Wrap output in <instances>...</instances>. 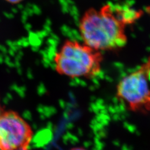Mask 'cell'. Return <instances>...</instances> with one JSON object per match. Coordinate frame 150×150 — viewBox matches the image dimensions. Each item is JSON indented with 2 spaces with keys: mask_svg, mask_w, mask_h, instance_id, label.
<instances>
[{
  "mask_svg": "<svg viewBox=\"0 0 150 150\" xmlns=\"http://www.w3.org/2000/svg\"><path fill=\"white\" fill-rule=\"evenodd\" d=\"M128 25L122 8L107 4L100 9L87 10L79 22L83 43L98 51H116L126 45V27Z\"/></svg>",
  "mask_w": 150,
  "mask_h": 150,
  "instance_id": "obj_1",
  "label": "cell"
},
{
  "mask_svg": "<svg viewBox=\"0 0 150 150\" xmlns=\"http://www.w3.org/2000/svg\"><path fill=\"white\" fill-rule=\"evenodd\" d=\"M103 59L101 52L85 43L67 40L55 54L54 62L59 75L90 79L100 73Z\"/></svg>",
  "mask_w": 150,
  "mask_h": 150,
  "instance_id": "obj_2",
  "label": "cell"
},
{
  "mask_svg": "<svg viewBox=\"0 0 150 150\" xmlns=\"http://www.w3.org/2000/svg\"><path fill=\"white\" fill-rule=\"evenodd\" d=\"M150 56L134 72L118 82L116 96L129 111L150 114Z\"/></svg>",
  "mask_w": 150,
  "mask_h": 150,
  "instance_id": "obj_3",
  "label": "cell"
},
{
  "mask_svg": "<svg viewBox=\"0 0 150 150\" xmlns=\"http://www.w3.org/2000/svg\"><path fill=\"white\" fill-rule=\"evenodd\" d=\"M33 136L28 123L20 115L6 111L0 115V150L27 148Z\"/></svg>",
  "mask_w": 150,
  "mask_h": 150,
  "instance_id": "obj_4",
  "label": "cell"
},
{
  "mask_svg": "<svg viewBox=\"0 0 150 150\" xmlns=\"http://www.w3.org/2000/svg\"><path fill=\"white\" fill-rule=\"evenodd\" d=\"M7 1V2L12 4H18V3H20V2H21L23 0H6Z\"/></svg>",
  "mask_w": 150,
  "mask_h": 150,
  "instance_id": "obj_5",
  "label": "cell"
},
{
  "mask_svg": "<svg viewBox=\"0 0 150 150\" xmlns=\"http://www.w3.org/2000/svg\"><path fill=\"white\" fill-rule=\"evenodd\" d=\"M71 150H86L83 149V148H82V147H75L74 149H72Z\"/></svg>",
  "mask_w": 150,
  "mask_h": 150,
  "instance_id": "obj_6",
  "label": "cell"
},
{
  "mask_svg": "<svg viewBox=\"0 0 150 150\" xmlns=\"http://www.w3.org/2000/svg\"><path fill=\"white\" fill-rule=\"evenodd\" d=\"M3 112V110H2V107H1V103H0V115L1 114V113Z\"/></svg>",
  "mask_w": 150,
  "mask_h": 150,
  "instance_id": "obj_7",
  "label": "cell"
},
{
  "mask_svg": "<svg viewBox=\"0 0 150 150\" xmlns=\"http://www.w3.org/2000/svg\"><path fill=\"white\" fill-rule=\"evenodd\" d=\"M17 150H28V149L27 148H22V149Z\"/></svg>",
  "mask_w": 150,
  "mask_h": 150,
  "instance_id": "obj_8",
  "label": "cell"
}]
</instances>
